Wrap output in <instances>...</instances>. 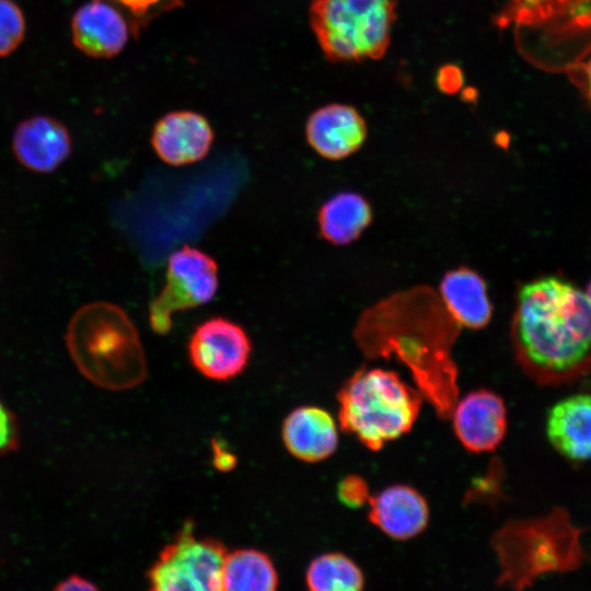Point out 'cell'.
<instances>
[{"label": "cell", "mask_w": 591, "mask_h": 591, "mask_svg": "<svg viewBox=\"0 0 591 591\" xmlns=\"http://www.w3.org/2000/svg\"><path fill=\"white\" fill-rule=\"evenodd\" d=\"M510 339L518 364L541 385H563L591 372V303L555 276L518 291Z\"/></svg>", "instance_id": "obj_1"}, {"label": "cell", "mask_w": 591, "mask_h": 591, "mask_svg": "<svg viewBox=\"0 0 591 591\" xmlns=\"http://www.w3.org/2000/svg\"><path fill=\"white\" fill-rule=\"evenodd\" d=\"M66 344L79 371L102 389L128 390L147 376L137 327L117 304L97 301L81 306L69 322Z\"/></svg>", "instance_id": "obj_2"}, {"label": "cell", "mask_w": 591, "mask_h": 591, "mask_svg": "<svg viewBox=\"0 0 591 591\" xmlns=\"http://www.w3.org/2000/svg\"><path fill=\"white\" fill-rule=\"evenodd\" d=\"M336 399L340 430L378 452L412 430L424 396L395 371L374 367L355 371L339 387Z\"/></svg>", "instance_id": "obj_3"}, {"label": "cell", "mask_w": 591, "mask_h": 591, "mask_svg": "<svg viewBox=\"0 0 591 591\" xmlns=\"http://www.w3.org/2000/svg\"><path fill=\"white\" fill-rule=\"evenodd\" d=\"M580 533L560 507L544 517L506 522L490 538L499 565L496 583L523 590L545 573L578 569Z\"/></svg>", "instance_id": "obj_4"}, {"label": "cell", "mask_w": 591, "mask_h": 591, "mask_svg": "<svg viewBox=\"0 0 591 591\" xmlns=\"http://www.w3.org/2000/svg\"><path fill=\"white\" fill-rule=\"evenodd\" d=\"M397 0H313L309 21L325 57L334 62L384 56Z\"/></svg>", "instance_id": "obj_5"}, {"label": "cell", "mask_w": 591, "mask_h": 591, "mask_svg": "<svg viewBox=\"0 0 591 591\" xmlns=\"http://www.w3.org/2000/svg\"><path fill=\"white\" fill-rule=\"evenodd\" d=\"M225 546L211 537L194 534L193 522H186L176 537L166 544L147 577L155 591H221V568Z\"/></svg>", "instance_id": "obj_6"}, {"label": "cell", "mask_w": 591, "mask_h": 591, "mask_svg": "<svg viewBox=\"0 0 591 591\" xmlns=\"http://www.w3.org/2000/svg\"><path fill=\"white\" fill-rule=\"evenodd\" d=\"M218 288V264L210 255L189 245L174 251L167 259L164 287L149 305L152 331L167 334L174 314L210 302Z\"/></svg>", "instance_id": "obj_7"}, {"label": "cell", "mask_w": 591, "mask_h": 591, "mask_svg": "<svg viewBox=\"0 0 591 591\" xmlns=\"http://www.w3.org/2000/svg\"><path fill=\"white\" fill-rule=\"evenodd\" d=\"M188 357L204 376L228 381L246 368L252 344L245 329L222 317H210L194 329L188 341Z\"/></svg>", "instance_id": "obj_8"}, {"label": "cell", "mask_w": 591, "mask_h": 591, "mask_svg": "<svg viewBox=\"0 0 591 591\" xmlns=\"http://www.w3.org/2000/svg\"><path fill=\"white\" fill-rule=\"evenodd\" d=\"M461 445L472 453L496 450L508 427L507 407L497 393L478 389L457 398L450 418Z\"/></svg>", "instance_id": "obj_9"}, {"label": "cell", "mask_w": 591, "mask_h": 591, "mask_svg": "<svg viewBox=\"0 0 591 591\" xmlns=\"http://www.w3.org/2000/svg\"><path fill=\"white\" fill-rule=\"evenodd\" d=\"M368 127L351 105L328 104L314 111L305 124L310 147L322 158L338 161L356 153L364 143Z\"/></svg>", "instance_id": "obj_10"}, {"label": "cell", "mask_w": 591, "mask_h": 591, "mask_svg": "<svg viewBox=\"0 0 591 591\" xmlns=\"http://www.w3.org/2000/svg\"><path fill=\"white\" fill-rule=\"evenodd\" d=\"M213 130L202 115L175 111L162 116L151 134V146L164 163L183 166L202 160L213 142Z\"/></svg>", "instance_id": "obj_11"}, {"label": "cell", "mask_w": 591, "mask_h": 591, "mask_svg": "<svg viewBox=\"0 0 591 591\" xmlns=\"http://www.w3.org/2000/svg\"><path fill=\"white\" fill-rule=\"evenodd\" d=\"M368 520L392 540L406 541L428 526L430 510L426 498L413 486L393 484L371 495Z\"/></svg>", "instance_id": "obj_12"}, {"label": "cell", "mask_w": 591, "mask_h": 591, "mask_svg": "<svg viewBox=\"0 0 591 591\" xmlns=\"http://www.w3.org/2000/svg\"><path fill=\"white\" fill-rule=\"evenodd\" d=\"M72 141L67 127L46 115L22 120L12 138V151L20 164L36 173L58 169L70 155Z\"/></svg>", "instance_id": "obj_13"}, {"label": "cell", "mask_w": 591, "mask_h": 591, "mask_svg": "<svg viewBox=\"0 0 591 591\" xmlns=\"http://www.w3.org/2000/svg\"><path fill=\"white\" fill-rule=\"evenodd\" d=\"M72 42L90 57L109 58L127 44L129 26L117 7L106 0L83 3L71 21Z\"/></svg>", "instance_id": "obj_14"}, {"label": "cell", "mask_w": 591, "mask_h": 591, "mask_svg": "<svg viewBox=\"0 0 591 591\" xmlns=\"http://www.w3.org/2000/svg\"><path fill=\"white\" fill-rule=\"evenodd\" d=\"M281 438L288 452L306 463L331 457L339 443L336 419L328 410L313 405L299 406L287 415Z\"/></svg>", "instance_id": "obj_15"}, {"label": "cell", "mask_w": 591, "mask_h": 591, "mask_svg": "<svg viewBox=\"0 0 591 591\" xmlns=\"http://www.w3.org/2000/svg\"><path fill=\"white\" fill-rule=\"evenodd\" d=\"M442 305L453 321L468 329L486 327L493 317L484 278L465 266L447 271L439 283Z\"/></svg>", "instance_id": "obj_16"}, {"label": "cell", "mask_w": 591, "mask_h": 591, "mask_svg": "<svg viewBox=\"0 0 591 591\" xmlns=\"http://www.w3.org/2000/svg\"><path fill=\"white\" fill-rule=\"evenodd\" d=\"M546 432L551 444L575 461L591 459V395L576 394L548 412Z\"/></svg>", "instance_id": "obj_17"}, {"label": "cell", "mask_w": 591, "mask_h": 591, "mask_svg": "<svg viewBox=\"0 0 591 591\" xmlns=\"http://www.w3.org/2000/svg\"><path fill=\"white\" fill-rule=\"evenodd\" d=\"M372 218L371 205L362 195L340 192L328 198L318 209V231L328 243L345 246L361 236L371 224Z\"/></svg>", "instance_id": "obj_18"}, {"label": "cell", "mask_w": 591, "mask_h": 591, "mask_svg": "<svg viewBox=\"0 0 591 591\" xmlns=\"http://www.w3.org/2000/svg\"><path fill=\"white\" fill-rule=\"evenodd\" d=\"M278 582V572L266 553L255 548L227 552L221 568V590L274 591Z\"/></svg>", "instance_id": "obj_19"}, {"label": "cell", "mask_w": 591, "mask_h": 591, "mask_svg": "<svg viewBox=\"0 0 591 591\" xmlns=\"http://www.w3.org/2000/svg\"><path fill=\"white\" fill-rule=\"evenodd\" d=\"M305 584L311 591H359L366 578L351 557L341 552H326L310 561Z\"/></svg>", "instance_id": "obj_20"}, {"label": "cell", "mask_w": 591, "mask_h": 591, "mask_svg": "<svg viewBox=\"0 0 591 591\" xmlns=\"http://www.w3.org/2000/svg\"><path fill=\"white\" fill-rule=\"evenodd\" d=\"M571 1L578 0H508L505 10L498 18V23L534 26L560 16V11L569 9V7L575 10L569 4Z\"/></svg>", "instance_id": "obj_21"}, {"label": "cell", "mask_w": 591, "mask_h": 591, "mask_svg": "<svg viewBox=\"0 0 591 591\" xmlns=\"http://www.w3.org/2000/svg\"><path fill=\"white\" fill-rule=\"evenodd\" d=\"M25 20L12 0H0V57L10 55L24 38Z\"/></svg>", "instance_id": "obj_22"}, {"label": "cell", "mask_w": 591, "mask_h": 591, "mask_svg": "<svg viewBox=\"0 0 591 591\" xmlns=\"http://www.w3.org/2000/svg\"><path fill=\"white\" fill-rule=\"evenodd\" d=\"M336 495L343 506L349 509H359L368 505L372 494L369 484L362 476L349 474L338 482Z\"/></svg>", "instance_id": "obj_23"}, {"label": "cell", "mask_w": 591, "mask_h": 591, "mask_svg": "<svg viewBox=\"0 0 591 591\" xmlns=\"http://www.w3.org/2000/svg\"><path fill=\"white\" fill-rule=\"evenodd\" d=\"M131 13L139 21H148L158 13L167 11L181 0H112Z\"/></svg>", "instance_id": "obj_24"}, {"label": "cell", "mask_w": 591, "mask_h": 591, "mask_svg": "<svg viewBox=\"0 0 591 591\" xmlns=\"http://www.w3.org/2000/svg\"><path fill=\"white\" fill-rule=\"evenodd\" d=\"M19 427L14 415L0 401V454L16 449Z\"/></svg>", "instance_id": "obj_25"}, {"label": "cell", "mask_w": 591, "mask_h": 591, "mask_svg": "<svg viewBox=\"0 0 591 591\" xmlns=\"http://www.w3.org/2000/svg\"><path fill=\"white\" fill-rule=\"evenodd\" d=\"M212 464L220 472H230L235 468L236 455L228 449V445L220 439H212Z\"/></svg>", "instance_id": "obj_26"}, {"label": "cell", "mask_w": 591, "mask_h": 591, "mask_svg": "<svg viewBox=\"0 0 591 591\" xmlns=\"http://www.w3.org/2000/svg\"><path fill=\"white\" fill-rule=\"evenodd\" d=\"M573 82L577 83L586 100L591 105V57L580 62L571 72Z\"/></svg>", "instance_id": "obj_27"}, {"label": "cell", "mask_w": 591, "mask_h": 591, "mask_svg": "<svg viewBox=\"0 0 591 591\" xmlns=\"http://www.w3.org/2000/svg\"><path fill=\"white\" fill-rule=\"evenodd\" d=\"M462 84V73L453 66L441 68L438 74V85L444 92H454Z\"/></svg>", "instance_id": "obj_28"}, {"label": "cell", "mask_w": 591, "mask_h": 591, "mask_svg": "<svg viewBox=\"0 0 591 591\" xmlns=\"http://www.w3.org/2000/svg\"><path fill=\"white\" fill-rule=\"evenodd\" d=\"M56 590H95L97 587L92 582L89 581L85 578H82L81 576L72 575L68 578L60 581L56 587Z\"/></svg>", "instance_id": "obj_29"}, {"label": "cell", "mask_w": 591, "mask_h": 591, "mask_svg": "<svg viewBox=\"0 0 591 591\" xmlns=\"http://www.w3.org/2000/svg\"><path fill=\"white\" fill-rule=\"evenodd\" d=\"M586 296L588 297L590 303H591V280L589 281L586 290Z\"/></svg>", "instance_id": "obj_30"}]
</instances>
